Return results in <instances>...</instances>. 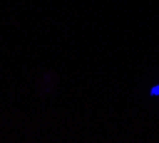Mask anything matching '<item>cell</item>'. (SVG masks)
Returning <instances> with one entry per match:
<instances>
[{
	"label": "cell",
	"instance_id": "1",
	"mask_svg": "<svg viewBox=\"0 0 159 143\" xmlns=\"http://www.w3.org/2000/svg\"><path fill=\"white\" fill-rule=\"evenodd\" d=\"M151 95H153V96L159 95V86H156V87L152 89V90H151Z\"/></svg>",
	"mask_w": 159,
	"mask_h": 143
}]
</instances>
